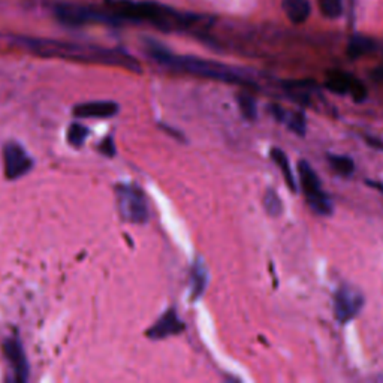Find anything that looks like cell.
<instances>
[{
	"label": "cell",
	"mask_w": 383,
	"mask_h": 383,
	"mask_svg": "<svg viewBox=\"0 0 383 383\" xmlns=\"http://www.w3.org/2000/svg\"><path fill=\"white\" fill-rule=\"evenodd\" d=\"M33 53L43 58H60L78 62L102 63L109 66H120L132 72H141V66L130 54L117 48H99L87 47V45L66 43L59 41L45 39H22Z\"/></svg>",
	"instance_id": "1"
},
{
	"label": "cell",
	"mask_w": 383,
	"mask_h": 383,
	"mask_svg": "<svg viewBox=\"0 0 383 383\" xmlns=\"http://www.w3.org/2000/svg\"><path fill=\"white\" fill-rule=\"evenodd\" d=\"M149 54L157 63L170 67L173 71L186 72L190 75H196L201 78H208V80H216L229 84L250 86L249 80H247L241 72L234 69V67H229L219 62L194 58V55H177L153 41L149 42Z\"/></svg>",
	"instance_id": "2"
},
{
	"label": "cell",
	"mask_w": 383,
	"mask_h": 383,
	"mask_svg": "<svg viewBox=\"0 0 383 383\" xmlns=\"http://www.w3.org/2000/svg\"><path fill=\"white\" fill-rule=\"evenodd\" d=\"M111 17L116 21L128 20L133 22H149L163 32L190 27L198 18L180 14L165 5L153 2H132V0H116L109 5Z\"/></svg>",
	"instance_id": "3"
},
{
	"label": "cell",
	"mask_w": 383,
	"mask_h": 383,
	"mask_svg": "<svg viewBox=\"0 0 383 383\" xmlns=\"http://www.w3.org/2000/svg\"><path fill=\"white\" fill-rule=\"evenodd\" d=\"M117 208L121 219L129 223L142 224L149 220V206L144 192L137 184H119L116 187Z\"/></svg>",
	"instance_id": "4"
},
{
	"label": "cell",
	"mask_w": 383,
	"mask_h": 383,
	"mask_svg": "<svg viewBox=\"0 0 383 383\" xmlns=\"http://www.w3.org/2000/svg\"><path fill=\"white\" fill-rule=\"evenodd\" d=\"M298 175H300V183L304 192V196H306L307 204L310 208L322 214V216H330L332 213V202L328 198V195L325 194L321 180L318 174L314 173L311 165L306 161H300L298 162Z\"/></svg>",
	"instance_id": "5"
},
{
	"label": "cell",
	"mask_w": 383,
	"mask_h": 383,
	"mask_svg": "<svg viewBox=\"0 0 383 383\" xmlns=\"http://www.w3.org/2000/svg\"><path fill=\"white\" fill-rule=\"evenodd\" d=\"M55 17L66 26H84L88 22H114L109 13L80 5H59Z\"/></svg>",
	"instance_id": "6"
},
{
	"label": "cell",
	"mask_w": 383,
	"mask_h": 383,
	"mask_svg": "<svg viewBox=\"0 0 383 383\" xmlns=\"http://www.w3.org/2000/svg\"><path fill=\"white\" fill-rule=\"evenodd\" d=\"M4 170L8 180H18L29 174L33 168V159L29 153L15 141H9L4 145Z\"/></svg>",
	"instance_id": "7"
},
{
	"label": "cell",
	"mask_w": 383,
	"mask_h": 383,
	"mask_svg": "<svg viewBox=\"0 0 383 383\" xmlns=\"http://www.w3.org/2000/svg\"><path fill=\"white\" fill-rule=\"evenodd\" d=\"M364 306V297L352 286H340L334 297V314L340 323L351 322Z\"/></svg>",
	"instance_id": "8"
},
{
	"label": "cell",
	"mask_w": 383,
	"mask_h": 383,
	"mask_svg": "<svg viewBox=\"0 0 383 383\" xmlns=\"http://www.w3.org/2000/svg\"><path fill=\"white\" fill-rule=\"evenodd\" d=\"M4 355L8 359V363L13 367L14 371V380L25 383L29 379V363L26 358L25 347L17 337H9L8 340L4 342Z\"/></svg>",
	"instance_id": "9"
},
{
	"label": "cell",
	"mask_w": 383,
	"mask_h": 383,
	"mask_svg": "<svg viewBox=\"0 0 383 383\" xmlns=\"http://www.w3.org/2000/svg\"><path fill=\"white\" fill-rule=\"evenodd\" d=\"M184 323L183 321L178 318V314L174 309L166 310L162 316L154 322V325L152 328L147 330L145 335L149 337L152 340H163L168 339V337L171 335H177L180 332L184 331Z\"/></svg>",
	"instance_id": "10"
},
{
	"label": "cell",
	"mask_w": 383,
	"mask_h": 383,
	"mask_svg": "<svg viewBox=\"0 0 383 383\" xmlns=\"http://www.w3.org/2000/svg\"><path fill=\"white\" fill-rule=\"evenodd\" d=\"M120 107L112 100H92L74 108L76 119H111L119 112Z\"/></svg>",
	"instance_id": "11"
},
{
	"label": "cell",
	"mask_w": 383,
	"mask_h": 383,
	"mask_svg": "<svg viewBox=\"0 0 383 383\" xmlns=\"http://www.w3.org/2000/svg\"><path fill=\"white\" fill-rule=\"evenodd\" d=\"M208 283V271L201 259H196L190 271V289H192V301H196L207 288Z\"/></svg>",
	"instance_id": "12"
},
{
	"label": "cell",
	"mask_w": 383,
	"mask_h": 383,
	"mask_svg": "<svg viewBox=\"0 0 383 383\" xmlns=\"http://www.w3.org/2000/svg\"><path fill=\"white\" fill-rule=\"evenodd\" d=\"M281 6H283L285 14L294 25H301L310 17L311 13L309 0H283Z\"/></svg>",
	"instance_id": "13"
},
{
	"label": "cell",
	"mask_w": 383,
	"mask_h": 383,
	"mask_svg": "<svg viewBox=\"0 0 383 383\" xmlns=\"http://www.w3.org/2000/svg\"><path fill=\"white\" fill-rule=\"evenodd\" d=\"M354 81H355V76L349 75L346 72L332 71L328 74V78H326L325 87L328 88L330 92L342 96V95H346V93L351 92Z\"/></svg>",
	"instance_id": "14"
},
{
	"label": "cell",
	"mask_w": 383,
	"mask_h": 383,
	"mask_svg": "<svg viewBox=\"0 0 383 383\" xmlns=\"http://www.w3.org/2000/svg\"><path fill=\"white\" fill-rule=\"evenodd\" d=\"M269 156H271V159L278 166L280 173L283 174L286 186L292 192H295L297 190V183H295L294 173H292V168H290V163H289V159H288L286 153L283 150H280V149H271V152H269Z\"/></svg>",
	"instance_id": "15"
},
{
	"label": "cell",
	"mask_w": 383,
	"mask_h": 383,
	"mask_svg": "<svg viewBox=\"0 0 383 383\" xmlns=\"http://www.w3.org/2000/svg\"><path fill=\"white\" fill-rule=\"evenodd\" d=\"M375 50V42L365 36H354L347 45V54L351 59L363 58Z\"/></svg>",
	"instance_id": "16"
},
{
	"label": "cell",
	"mask_w": 383,
	"mask_h": 383,
	"mask_svg": "<svg viewBox=\"0 0 383 383\" xmlns=\"http://www.w3.org/2000/svg\"><path fill=\"white\" fill-rule=\"evenodd\" d=\"M328 162L332 168V171L342 177L352 175L355 171V162L347 156L340 154H328Z\"/></svg>",
	"instance_id": "17"
},
{
	"label": "cell",
	"mask_w": 383,
	"mask_h": 383,
	"mask_svg": "<svg viewBox=\"0 0 383 383\" xmlns=\"http://www.w3.org/2000/svg\"><path fill=\"white\" fill-rule=\"evenodd\" d=\"M88 135H90V129L86 128L84 125H81V123L75 121L69 128H67L66 138H67V142H69L72 147L80 149L81 145L86 142V140L88 138Z\"/></svg>",
	"instance_id": "18"
},
{
	"label": "cell",
	"mask_w": 383,
	"mask_h": 383,
	"mask_svg": "<svg viewBox=\"0 0 383 383\" xmlns=\"http://www.w3.org/2000/svg\"><path fill=\"white\" fill-rule=\"evenodd\" d=\"M262 202H264V208H265L268 216L278 217L281 211H283V202H281L278 194L274 189H267Z\"/></svg>",
	"instance_id": "19"
},
{
	"label": "cell",
	"mask_w": 383,
	"mask_h": 383,
	"mask_svg": "<svg viewBox=\"0 0 383 383\" xmlns=\"http://www.w3.org/2000/svg\"><path fill=\"white\" fill-rule=\"evenodd\" d=\"M283 123L289 128V130L300 135V137H304V135H306L307 121H306V116H304L301 111H290V112L288 111Z\"/></svg>",
	"instance_id": "20"
},
{
	"label": "cell",
	"mask_w": 383,
	"mask_h": 383,
	"mask_svg": "<svg viewBox=\"0 0 383 383\" xmlns=\"http://www.w3.org/2000/svg\"><path fill=\"white\" fill-rule=\"evenodd\" d=\"M238 108H240V112L241 116L249 120V121H253L256 120L257 117V108H256V100L247 93H240L238 95Z\"/></svg>",
	"instance_id": "21"
},
{
	"label": "cell",
	"mask_w": 383,
	"mask_h": 383,
	"mask_svg": "<svg viewBox=\"0 0 383 383\" xmlns=\"http://www.w3.org/2000/svg\"><path fill=\"white\" fill-rule=\"evenodd\" d=\"M321 13L326 18H339L343 11V0H318Z\"/></svg>",
	"instance_id": "22"
},
{
	"label": "cell",
	"mask_w": 383,
	"mask_h": 383,
	"mask_svg": "<svg viewBox=\"0 0 383 383\" xmlns=\"http://www.w3.org/2000/svg\"><path fill=\"white\" fill-rule=\"evenodd\" d=\"M349 93L352 95L355 102H364V100L367 99V88L361 81L356 80V78H355V81L352 84L351 92H349Z\"/></svg>",
	"instance_id": "23"
},
{
	"label": "cell",
	"mask_w": 383,
	"mask_h": 383,
	"mask_svg": "<svg viewBox=\"0 0 383 383\" xmlns=\"http://www.w3.org/2000/svg\"><path fill=\"white\" fill-rule=\"evenodd\" d=\"M98 150L107 157L114 156L116 154V145H114V141H112V137H107L102 142H100Z\"/></svg>",
	"instance_id": "24"
},
{
	"label": "cell",
	"mask_w": 383,
	"mask_h": 383,
	"mask_svg": "<svg viewBox=\"0 0 383 383\" xmlns=\"http://www.w3.org/2000/svg\"><path fill=\"white\" fill-rule=\"evenodd\" d=\"M364 141L367 142L368 147L379 150V152H383V140H380L377 137H371V135H365Z\"/></svg>",
	"instance_id": "25"
},
{
	"label": "cell",
	"mask_w": 383,
	"mask_h": 383,
	"mask_svg": "<svg viewBox=\"0 0 383 383\" xmlns=\"http://www.w3.org/2000/svg\"><path fill=\"white\" fill-rule=\"evenodd\" d=\"M375 78H377V80H383V67H380V69L376 71Z\"/></svg>",
	"instance_id": "26"
}]
</instances>
